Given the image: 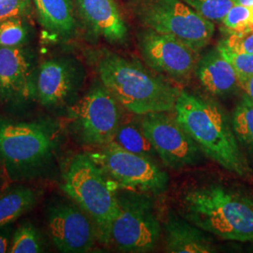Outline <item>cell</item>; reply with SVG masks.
<instances>
[{
    "mask_svg": "<svg viewBox=\"0 0 253 253\" xmlns=\"http://www.w3.org/2000/svg\"><path fill=\"white\" fill-rule=\"evenodd\" d=\"M173 111L181 126L209 159L240 176L252 174L233 125L218 105L183 90Z\"/></svg>",
    "mask_w": 253,
    "mask_h": 253,
    "instance_id": "cell-1",
    "label": "cell"
},
{
    "mask_svg": "<svg viewBox=\"0 0 253 253\" xmlns=\"http://www.w3.org/2000/svg\"><path fill=\"white\" fill-rule=\"evenodd\" d=\"M184 215L192 224L224 240L253 242V200L219 185L188 190Z\"/></svg>",
    "mask_w": 253,
    "mask_h": 253,
    "instance_id": "cell-2",
    "label": "cell"
},
{
    "mask_svg": "<svg viewBox=\"0 0 253 253\" xmlns=\"http://www.w3.org/2000/svg\"><path fill=\"white\" fill-rule=\"evenodd\" d=\"M98 72L104 87L130 113L145 116L174 110L180 91L138 62L106 54L99 61Z\"/></svg>",
    "mask_w": 253,
    "mask_h": 253,
    "instance_id": "cell-3",
    "label": "cell"
},
{
    "mask_svg": "<svg viewBox=\"0 0 253 253\" xmlns=\"http://www.w3.org/2000/svg\"><path fill=\"white\" fill-rule=\"evenodd\" d=\"M57 145L58 129L50 121H0V165L12 180L43 173Z\"/></svg>",
    "mask_w": 253,
    "mask_h": 253,
    "instance_id": "cell-4",
    "label": "cell"
},
{
    "mask_svg": "<svg viewBox=\"0 0 253 253\" xmlns=\"http://www.w3.org/2000/svg\"><path fill=\"white\" fill-rule=\"evenodd\" d=\"M116 187L87 154L76 155L64 174L62 189L90 217L104 244L110 243L111 227L118 213Z\"/></svg>",
    "mask_w": 253,
    "mask_h": 253,
    "instance_id": "cell-5",
    "label": "cell"
},
{
    "mask_svg": "<svg viewBox=\"0 0 253 253\" xmlns=\"http://www.w3.org/2000/svg\"><path fill=\"white\" fill-rule=\"evenodd\" d=\"M129 7L147 28L174 37L197 53L208 45L215 32L213 22L182 0H130Z\"/></svg>",
    "mask_w": 253,
    "mask_h": 253,
    "instance_id": "cell-6",
    "label": "cell"
},
{
    "mask_svg": "<svg viewBox=\"0 0 253 253\" xmlns=\"http://www.w3.org/2000/svg\"><path fill=\"white\" fill-rule=\"evenodd\" d=\"M117 187L144 193L161 194L167 190L169 176L151 159L127 151L111 142L90 155Z\"/></svg>",
    "mask_w": 253,
    "mask_h": 253,
    "instance_id": "cell-7",
    "label": "cell"
},
{
    "mask_svg": "<svg viewBox=\"0 0 253 253\" xmlns=\"http://www.w3.org/2000/svg\"><path fill=\"white\" fill-rule=\"evenodd\" d=\"M118 213L111 227L110 242L122 253L151 252L161 235L151 202L139 194L118 196Z\"/></svg>",
    "mask_w": 253,
    "mask_h": 253,
    "instance_id": "cell-8",
    "label": "cell"
},
{
    "mask_svg": "<svg viewBox=\"0 0 253 253\" xmlns=\"http://www.w3.org/2000/svg\"><path fill=\"white\" fill-rule=\"evenodd\" d=\"M118 100L104 85L95 86L71 110L73 129L85 145L111 143L120 126Z\"/></svg>",
    "mask_w": 253,
    "mask_h": 253,
    "instance_id": "cell-9",
    "label": "cell"
},
{
    "mask_svg": "<svg viewBox=\"0 0 253 253\" xmlns=\"http://www.w3.org/2000/svg\"><path fill=\"white\" fill-rule=\"evenodd\" d=\"M169 112L145 115L141 127L165 166L181 170L199 159L200 148L190 134Z\"/></svg>",
    "mask_w": 253,
    "mask_h": 253,
    "instance_id": "cell-10",
    "label": "cell"
},
{
    "mask_svg": "<svg viewBox=\"0 0 253 253\" xmlns=\"http://www.w3.org/2000/svg\"><path fill=\"white\" fill-rule=\"evenodd\" d=\"M139 48L146 64L177 82L188 80L197 65V52L178 39L147 28L139 34Z\"/></svg>",
    "mask_w": 253,
    "mask_h": 253,
    "instance_id": "cell-11",
    "label": "cell"
},
{
    "mask_svg": "<svg viewBox=\"0 0 253 253\" xmlns=\"http://www.w3.org/2000/svg\"><path fill=\"white\" fill-rule=\"evenodd\" d=\"M47 228L55 248L65 253H88L98 238L95 224L79 207L68 202L47 209Z\"/></svg>",
    "mask_w": 253,
    "mask_h": 253,
    "instance_id": "cell-12",
    "label": "cell"
},
{
    "mask_svg": "<svg viewBox=\"0 0 253 253\" xmlns=\"http://www.w3.org/2000/svg\"><path fill=\"white\" fill-rule=\"evenodd\" d=\"M0 99L13 105L37 99L32 58L22 46L0 47Z\"/></svg>",
    "mask_w": 253,
    "mask_h": 253,
    "instance_id": "cell-13",
    "label": "cell"
},
{
    "mask_svg": "<svg viewBox=\"0 0 253 253\" xmlns=\"http://www.w3.org/2000/svg\"><path fill=\"white\" fill-rule=\"evenodd\" d=\"M78 86L76 69L65 59H50L36 73L37 100L45 107L66 104Z\"/></svg>",
    "mask_w": 253,
    "mask_h": 253,
    "instance_id": "cell-14",
    "label": "cell"
},
{
    "mask_svg": "<svg viewBox=\"0 0 253 253\" xmlns=\"http://www.w3.org/2000/svg\"><path fill=\"white\" fill-rule=\"evenodd\" d=\"M82 16L93 30L111 42H124L127 28L114 0H77Z\"/></svg>",
    "mask_w": 253,
    "mask_h": 253,
    "instance_id": "cell-15",
    "label": "cell"
},
{
    "mask_svg": "<svg viewBox=\"0 0 253 253\" xmlns=\"http://www.w3.org/2000/svg\"><path fill=\"white\" fill-rule=\"evenodd\" d=\"M195 72L202 85L214 96H226L239 86L234 67L217 48L200 59Z\"/></svg>",
    "mask_w": 253,
    "mask_h": 253,
    "instance_id": "cell-16",
    "label": "cell"
},
{
    "mask_svg": "<svg viewBox=\"0 0 253 253\" xmlns=\"http://www.w3.org/2000/svg\"><path fill=\"white\" fill-rule=\"evenodd\" d=\"M165 251L172 253H215L211 239L199 227L170 215L165 223Z\"/></svg>",
    "mask_w": 253,
    "mask_h": 253,
    "instance_id": "cell-17",
    "label": "cell"
},
{
    "mask_svg": "<svg viewBox=\"0 0 253 253\" xmlns=\"http://www.w3.org/2000/svg\"><path fill=\"white\" fill-rule=\"evenodd\" d=\"M39 191L26 185H14L0 192V229L12 224L35 208Z\"/></svg>",
    "mask_w": 253,
    "mask_h": 253,
    "instance_id": "cell-18",
    "label": "cell"
},
{
    "mask_svg": "<svg viewBox=\"0 0 253 253\" xmlns=\"http://www.w3.org/2000/svg\"><path fill=\"white\" fill-rule=\"evenodd\" d=\"M39 18L48 30L67 35L75 27L71 0H32Z\"/></svg>",
    "mask_w": 253,
    "mask_h": 253,
    "instance_id": "cell-19",
    "label": "cell"
},
{
    "mask_svg": "<svg viewBox=\"0 0 253 253\" xmlns=\"http://www.w3.org/2000/svg\"><path fill=\"white\" fill-rule=\"evenodd\" d=\"M45 252V243L39 229L25 221L13 232L9 253H40Z\"/></svg>",
    "mask_w": 253,
    "mask_h": 253,
    "instance_id": "cell-20",
    "label": "cell"
},
{
    "mask_svg": "<svg viewBox=\"0 0 253 253\" xmlns=\"http://www.w3.org/2000/svg\"><path fill=\"white\" fill-rule=\"evenodd\" d=\"M112 142H115L127 151L145 156L149 159L156 153L142 127L139 128L133 124H120Z\"/></svg>",
    "mask_w": 253,
    "mask_h": 253,
    "instance_id": "cell-21",
    "label": "cell"
},
{
    "mask_svg": "<svg viewBox=\"0 0 253 253\" xmlns=\"http://www.w3.org/2000/svg\"><path fill=\"white\" fill-rule=\"evenodd\" d=\"M233 128L237 140L253 148V103L244 98L235 109Z\"/></svg>",
    "mask_w": 253,
    "mask_h": 253,
    "instance_id": "cell-22",
    "label": "cell"
},
{
    "mask_svg": "<svg viewBox=\"0 0 253 253\" xmlns=\"http://www.w3.org/2000/svg\"><path fill=\"white\" fill-rule=\"evenodd\" d=\"M29 29L22 18L0 22V47H16L28 41Z\"/></svg>",
    "mask_w": 253,
    "mask_h": 253,
    "instance_id": "cell-23",
    "label": "cell"
},
{
    "mask_svg": "<svg viewBox=\"0 0 253 253\" xmlns=\"http://www.w3.org/2000/svg\"><path fill=\"white\" fill-rule=\"evenodd\" d=\"M200 15L211 22H221L234 6L232 0H182Z\"/></svg>",
    "mask_w": 253,
    "mask_h": 253,
    "instance_id": "cell-24",
    "label": "cell"
},
{
    "mask_svg": "<svg viewBox=\"0 0 253 253\" xmlns=\"http://www.w3.org/2000/svg\"><path fill=\"white\" fill-rule=\"evenodd\" d=\"M217 49L234 67L238 84L242 87L247 80L253 75V54L234 52L221 44H218Z\"/></svg>",
    "mask_w": 253,
    "mask_h": 253,
    "instance_id": "cell-25",
    "label": "cell"
},
{
    "mask_svg": "<svg viewBox=\"0 0 253 253\" xmlns=\"http://www.w3.org/2000/svg\"><path fill=\"white\" fill-rule=\"evenodd\" d=\"M221 24L226 33L237 31L253 25V6L234 4L221 20Z\"/></svg>",
    "mask_w": 253,
    "mask_h": 253,
    "instance_id": "cell-26",
    "label": "cell"
},
{
    "mask_svg": "<svg viewBox=\"0 0 253 253\" xmlns=\"http://www.w3.org/2000/svg\"><path fill=\"white\" fill-rule=\"evenodd\" d=\"M226 34L219 44L237 53L253 54V25Z\"/></svg>",
    "mask_w": 253,
    "mask_h": 253,
    "instance_id": "cell-27",
    "label": "cell"
},
{
    "mask_svg": "<svg viewBox=\"0 0 253 253\" xmlns=\"http://www.w3.org/2000/svg\"><path fill=\"white\" fill-rule=\"evenodd\" d=\"M32 0H0V22L22 18L31 9Z\"/></svg>",
    "mask_w": 253,
    "mask_h": 253,
    "instance_id": "cell-28",
    "label": "cell"
},
{
    "mask_svg": "<svg viewBox=\"0 0 253 253\" xmlns=\"http://www.w3.org/2000/svg\"><path fill=\"white\" fill-rule=\"evenodd\" d=\"M13 232L12 224L0 229V253H9Z\"/></svg>",
    "mask_w": 253,
    "mask_h": 253,
    "instance_id": "cell-29",
    "label": "cell"
},
{
    "mask_svg": "<svg viewBox=\"0 0 253 253\" xmlns=\"http://www.w3.org/2000/svg\"><path fill=\"white\" fill-rule=\"evenodd\" d=\"M246 93L245 98L253 103V75H252L241 87Z\"/></svg>",
    "mask_w": 253,
    "mask_h": 253,
    "instance_id": "cell-30",
    "label": "cell"
},
{
    "mask_svg": "<svg viewBox=\"0 0 253 253\" xmlns=\"http://www.w3.org/2000/svg\"><path fill=\"white\" fill-rule=\"evenodd\" d=\"M235 4L246 5V6H253V0H232Z\"/></svg>",
    "mask_w": 253,
    "mask_h": 253,
    "instance_id": "cell-31",
    "label": "cell"
},
{
    "mask_svg": "<svg viewBox=\"0 0 253 253\" xmlns=\"http://www.w3.org/2000/svg\"><path fill=\"white\" fill-rule=\"evenodd\" d=\"M2 185H3V179H2V176H1V174H0V192L2 191Z\"/></svg>",
    "mask_w": 253,
    "mask_h": 253,
    "instance_id": "cell-32",
    "label": "cell"
}]
</instances>
